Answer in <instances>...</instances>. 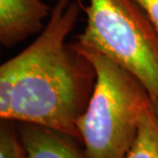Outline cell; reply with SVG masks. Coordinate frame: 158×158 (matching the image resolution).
Masks as SVG:
<instances>
[{
	"label": "cell",
	"mask_w": 158,
	"mask_h": 158,
	"mask_svg": "<svg viewBox=\"0 0 158 158\" xmlns=\"http://www.w3.org/2000/svg\"><path fill=\"white\" fill-rule=\"evenodd\" d=\"M80 45L101 52L129 70L158 100V33L134 0H89Z\"/></svg>",
	"instance_id": "3"
},
{
	"label": "cell",
	"mask_w": 158,
	"mask_h": 158,
	"mask_svg": "<svg viewBox=\"0 0 158 158\" xmlns=\"http://www.w3.org/2000/svg\"><path fill=\"white\" fill-rule=\"evenodd\" d=\"M0 49H1V46H0Z\"/></svg>",
	"instance_id": "10"
},
{
	"label": "cell",
	"mask_w": 158,
	"mask_h": 158,
	"mask_svg": "<svg viewBox=\"0 0 158 158\" xmlns=\"http://www.w3.org/2000/svg\"><path fill=\"white\" fill-rule=\"evenodd\" d=\"M81 10V0H56L35 41L0 64V118L42 124L81 143L76 123L95 84L93 66L66 42Z\"/></svg>",
	"instance_id": "1"
},
{
	"label": "cell",
	"mask_w": 158,
	"mask_h": 158,
	"mask_svg": "<svg viewBox=\"0 0 158 158\" xmlns=\"http://www.w3.org/2000/svg\"><path fill=\"white\" fill-rule=\"evenodd\" d=\"M152 106H153L154 112H155L156 116L158 117V100H153L152 99Z\"/></svg>",
	"instance_id": "9"
},
{
	"label": "cell",
	"mask_w": 158,
	"mask_h": 158,
	"mask_svg": "<svg viewBox=\"0 0 158 158\" xmlns=\"http://www.w3.org/2000/svg\"><path fill=\"white\" fill-rule=\"evenodd\" d=\"M158 33V0H134Z\"/></svg>",
	"instance_id": "8"
},
{
	"label": "cell",
	"mask_w": 158,
	"mask_h": 158,
	"mask_svg": "<svg viewBox=\"0 0 158 158\" xmlns=\"http://www.w3.org/2000/svg\"><path fill=\"white\" fill-rule=\"evenodd\" d=\"M0 158H23L18 123L0 118Z\"/></svg>",
	"instance_id": "7"
},
{
	"label": "cell",
	"mask_w": 158,
	"mask_h": 158,
	"mask_svg": "<svg viewBox=\"0 0 158 158\" xmlns=\"http://www.w3.org/2000/svg\"><path fill=\"white\" fill-rule=\"evenodd\" d=\"M50 13L42 0H0V46H15L40 34Z\"/></svg>",
	"instance_id": "4"
},
{
	"label": "cell",
	"mask_w": 158,
	"mask_h": 158,
	"mask_svg": "<svg viewBox=\"0 0 158 158\" xmlns=\"http://www.w3.org/2000/svg\"><path fill=\"white\" fill-rule=\"evenodd\" d=\"M127 158H158V117L152 102L144 111L136 140Z\"/></svg>",
	"instance_id": "6"
},
{
	"label": "cell",
	"mask_w": 158,
	"mask_h": 158,
	"mask_svg": "<svg viewBox=\"0 0 158 158\" xmlns=\"http://www.w3.org/2000/svg\"><path fill=\"white\" fill-rule=\"evenodd\" d=\"M95 70L89 101L77 120L88 158H127L136 140L150 94L133 73L96 49L72 43Z\"/></svg>",
	"instance_id": "2"
},
{
	"label": "cell",
	"mask_w": 158,
	"mask_h": 158,
	"mask_svg": "<svg viewBox=\"0 0 158 158\" xmlns=\"http://www.w3.org/2000/svg\"><path fill=\"white\" fill-rule=\"evenodd\" d=\"M23 158H88L78 140L52 127L16 123Z\"/></svg>",
	"instance_id": "5"
}]
</instances>
